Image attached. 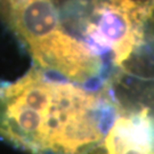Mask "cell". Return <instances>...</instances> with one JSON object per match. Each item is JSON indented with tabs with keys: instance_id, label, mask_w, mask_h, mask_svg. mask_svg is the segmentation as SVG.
Returning a JSON list of instances; mask_svg holds the SVG:
<instances>
[{
	"instance_id": "obj_1",
	"label": "cell",
	"mask_w": 154,
	"mask_h": 154,
	"mask_svg": "<svg viewBox=\"0 0 154 154\" xmlns=\"http://www.w3.org/2000/svg\"><path fill=\"white\" fill-rule=\"evenodd\" d=\"M123 154H147V153H145V152H142V151H139V149H127V151Z\"/></svg>"
}]
</instances>
